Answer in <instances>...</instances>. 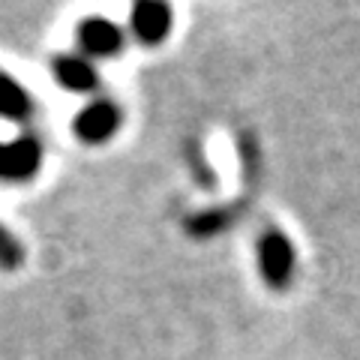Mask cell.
<instances>
[{
	"label": "cell",
	"instance_id": "7",
	"mask_svg": "<svg viewBox=\"0 0 360 360\" xmlns=\"http://www.w3.org/2000/svg\"><path fill=\"white\" fill-rule=\"evenodd\" d=\"M33 111V99L18 82L0 72V117L9 120H27Z\"/></svg>",
	"mask_w": 360,
	"mask_h": 360
},
{
	"label": "cell",
	"instance_id": "1",
	"mask_svg": "<svg viewBox=\"0 0 360 360\" xmlns=\"http://www.w3.org/2000/svg\"><path fill=\"white\" fill-rule=\"evenodd\" d=\"M295 246L285 234L279 231H264L258 238V270L274 288H285L291 279H295Z\"/></svg>",
	"mask_w": 360,
	"mask_h": 360
},
{
	"label": "cell",
	"instance_id": "4",
	"mask_svg": "<svg viewBox=\"0 0 360 360\" xmlns=\"http://www.w3.org/2000/svg\"><path fill=\"white\" fill-rule=\"evenodd\" d=\"M120 127V111L105 103V99H99V103H90L82 115L75 117V135L87 144H103L108 141L111 135L117 132Z\"/></svg>",
	"mask_w": 360,
	"mask_h": 360
},
{
	"label": "cell",
	"instance_id": "3",
	"mask_svg": "<svg viewBox=\"0 0 360 360\" xmlns=\"http://www.w3.org/2000/svg\"><path fill=\"white\" fill-rule=\"evenodd\" d=\"M42 162V148L33 135L15 139L13 144L0 148V177L4 180H27L37 174Z\"/></svg>",
	"mask_w": 360,
	"mask_h": 360
},
{
	"label": "cell",
	"instance_id": "2",
	"mask_svg": "<svg viewBox=\"0 0 360 360\" xmlns=\"http://www.w3.org/2000/svg\"><path fill=\"white\" fill-rule=\"evenodd\" d=\"M129 27L135 33V39L144 45H160L168 33H172V9L156 0H141L132 6Z\"/></svg>",
	"mask_w": 360,
	"mask_h": 360
},
{
	"label": "cell",
	"instance_id": "6",
	"mask_svg": "<svg viewBox=\"0 0 360 360\" xmlns=\"http://www.w3.org/2000/svg\"><path fill=\"white\" fill-rule=\"evenodd\" d=\"M54 78L72 94H90L99 78H96V70L90 66V60L78 58V54H63V58L54 60Z\"/></svg>",
	"mask_w": 360,
	"mask_h": 360
},
{
	"label": "cell",
	"instance_id": "5",
	"mask_svg": "<svg viewBox=\"0 0 360 360\" xmlns=\"http://www.w3.org/2000/svg\"><path fill=\"white\" fill-rule=\"evenodd\" d=\"M78 45L90 58H115L123 51V30L108 18H84L78 27Z\"/></svg>",
	"mask_w": 360,
	"mask_h": 360
}]
</instances>
